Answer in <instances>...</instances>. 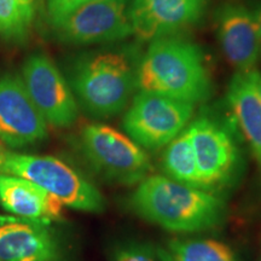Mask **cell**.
<instances>
[{
    "label": "cell",
    "instance_id": "5bb4252c",
    "mask_svg": "<svg viewBox=\"0 0 261 261\" xmlns=\"http://www.w3.org/2000/svg\"><path fill=\"white\" fill-rule=\"evenodd\" d=\"M0 203L22 219L50 224L63 215V204L46 190L14 175L0 174Z\"/></svg>",
    "mask_w": 261,
    "mask_h": 261
},
{
    "label": "cell",
    "instance_id": "9c48e42d",
    "mask_svg": "<svg viewBox=\"0 0 261 261\" xmlns=\"http://www.w3.org/2000/svg\"><path fill=\"white\" fill-rule=\"evenodd\" d=\"M22 81L45 121L55 127L73 125L77 117L76 100L50 58L44 55L29 57L23 65Z\"/></svg>",
    "mask_w": 261,
    "mask_h": 261
},
{
    "label": "cell",
    "instance_id": "7402d4cb",
    "mask_svg": "<svg viewBox=\"0 0 261 261\" xmlns=\"http://www.w3.org/2000/svg\"><path fill=\"white\" fill-rule=\"evenodd\" d=\"M256 19H257V22H259V25H260V31H261V6L259 8V10H257V12H256Z\"/></svg>",
    "mask_w": 261,
    "mask_h": 261
},
{
    "label": "cell",
    "instance_id": "7c38bea8",
    "mask_svg": "<svg viewBox=\"0 0 261 261\" xmlns=\"http://www.w3.org/2000/svg\"><path fill=\"white\" fill-rule=\"evenodd\" d=\"M221 50L237 71L254 70L261 56V31L256 16L243 5L228 3L217 15Z\"/></svg>",
    "mask_w": 261,
    "mask_h": 261
},
{
    "label": "cell",
    "instance_id": "d4e9b609",
    "mask_svg": "<svg viewBox=\"0 0 261 261\" xmlns=\"http://www.w3.org/2000/svg\"><path fill=\"white\" fill-rule=\"evenodd\" d=\"M260 261H261V260H260Z\"/></svg>",
    "mask_w": 261,
    "mask_h": 261
},
{
    "label": "cell",
    "instance_id": "ffe728a7",
    "mask_svg": "<svg viewBox=\"0 0 261 261\" xmlns=\"http://www.w3.org/2000/svg\"><path fill=\"white\" fill-rule=\"evenodd\" d=\"M87 2H91V0H45L50 21L68 14L71 10L76 9L77 6Z\"/></svg>",
    "mask_w": 261,
    "mask_h": 261
},
{
    "label": "cell",
    "instance_id": "30bf717a",
    "mask_svg": "<svg viewBox=\"0 0 261 261\" xmlns=\"http://www.w3.org/2000/svg\"><path fill=\"white\" fill-rule=\"evenodd\" d=\"M47 137V122L33 103L19 77H0V140L11 148L40 142Z\"/></svg>",
    "mask_w": 261,
    "mask_h": 261
},
{
    "label": "cell",
    "instance_id": "d6986e66",
    "mask_svg": "<svg viewBox=\"0 0 261 261\" xmlns=\"http://www.w3.org/2000/svg\"><path fill=\"white\" fill-rule=\"evenodd\" d=\"M158 253L142 243H126L117 247L112 261H159Z\"/></svg>",
    "mask_w": 261,
    "mask_h": 261
},
{
    "label": "cell",
    "instance_id": "6da1fadb",
    "mask_svg": "<svg viewBox=\"0 0 261 261\" xmlns=\"http://www.w3.org/2000/svg\"><path fill=\"white\" fill-rule=\"evenodd\" d=\"M132 210L145 220L172 232L191 233L223 223L226 204L213 191L149 175L129 198Z\"/></svg>",
    "mask_w": 261,
    "mask_h": 261
},
{
    "label": "cell",
    "instance_id": "3957f363",
    "mask_svg": "<svg viewBox=\"0 0 261 261\" xmlns=\"http://www.w3.org/2000/svg\"><path fill=\"white\" fill-rule=\"evenodd\" d=\"M140 57L138 48L126 46L83 58L75 68L73 87L85 109L100 119L123 112L138 90Z\"/></svg>",
    "mask_w": 261,
    "mask_h": 261
},
{
    "label": "cell",
    "instance_id": "5b68a950",
    "mask_svg": "<svg viewBox=\"0 0 261 261\" xmlns=\"http://www.w3.org/2000/svg\"><path fill=\"white\" fill-rule=\"evenodd\" d=\"M81 146L94 169L117 184H139L152 171L145 150L110 126L100 123L85 126Z\"/></svg>",
    "mask_w": 261,
    "mask_h": 261
},
{
    "label": "cell",
    "instance_id": "8fae6325",
    "mask_svg": "<svg viewBox=\"0 0 261 261\" xmlns=\"http://www.w3.org/2000/svg\"><path fill=\"white\" fill-rule=\"evenodd\" d=\"M205 0H130L133 35L140 41L174 37L195 24Z\"/></svg>",
    "mask_w": 261,
    "mask_h": 261
},
{
    "label": "cell",
    "instance_id": "ba28073f",
    "mask_svg": "<svg viewBox=\"0 0 261 261\" xmlns=\"http://www.w3.org/2000/svg\"><path fill=\"white\" fill-rule=\"evenodd\" d=\"M194 145L202 188L213 191L228 187L242 169L240 146L228 129L210 116H200L188 127Z\"/></svg>",
    "mask_w": 261,
    "mask_h": 261
},
{
    "label": "cell",
    "instance_id": "ac0fdd59",
    "mask_svg": "<svg viewBox=\"0 0 261 261\" xmlns=\"http://www.w3.org/2000/svg\"><path fill=\"white\" fill-rule=\"evenodd\" d=\"M34 18L22 0H0V35L21 40L25 38Z\"/></svg>",
    "mask_w": 261,
    "mask_h": 261
},
{
    "label": "cell",
    "instance_id": "603a6c76",
    "mask_svg": "<svg viewBox=\"0 0 261 261\" xmlns=\"http://www.w3.org/2000/svg\"><path fill=\"white\" fill-rule=\"evenodd\" d=\"M259 91H260V97H261V74L259 75Z\"/></svg>",
    "mask_w": 261,
    "mask_h": 261
},
{
    "label": "cell",
    "instance_id": "cb8c5ba5",
    "mask_svg": "<svg viewBox=\"0 0 261 261\" xmlns=\"http://www.w3.org/2000/svg\"><path fill=\"white\" fill-rule=\"evenodd\" d=\"M2 156H3V152H2V151H0V159H2Z\"/></svg>",
    "mask_w": 261,
    "mask_h": 261
},
{
    "label": "cell",
    "instance_id": "9a60e30c",
    "mask_svg": "<svg viewBox=\"0 0 261 261\" xmlns=\"http://www.w3.org/2000/svg\"><path fill=\"white\" fill-rule=\"evenodd\" d=\"M257 71H237L228 85L227 103L234 122L261 167V97Z\"/></svg>",
    "mask_w": 261,
    "mask_h": 261
},
{
    "label": "cell",
    "instance_id": "e0dca14e",
    "mask_svg": "<svg viewBox=\"0 0 261 261\" xmlns=\"http://www.w3.org/2000/svg\"><path fill=\"white\" fill-rule=\"evenodd\" d=\"M162 167L166 177L172 180L203 189L194 145L188 128L182 130L167 145L162 158Z\"/></svg>",
    "mask_w": 261,
    "mask_h": 261
},
{
    "label": "cell",
    "instance_id": "2e32d148",
    "mask_svg": "<svg viewBox=\"0 0 261 261\" xmlns=\"http://www.w3.org/2000/svg\"><path fill=\"white\" fill-rule=\"evenodd\" d=\"M156 253L161 261H240L228 244L213 238L172 240Z\"/></svg>",
    "mask_w": 261,
    "mask_h": 261
},
{
    "label": "cell",
    "instance_id": "7a4b0ae2",
    "mask_svg": "<svg viewBox=\"0 0 261 261\" xmlns=\"http://www.w3.org/2000/svg\"><path fill=\"white\" fill-rule=\"evenodd\" d=\"M137 89L195 104L212 93L203 52L194 42L174 37L150 42L140 57Z\"/></svg>",
    "mask_w": 261,
    "mask_h": 261
},
{
    "label": "cell",
    "instance_id": "52a82bcc",
    "mask_svg": "<svg viewBox=\"0 0 261 261\" xmlns=\"http://www.w3.org/2000/svg\"><path fill=\"white\" fill-rule=\"evenodd\" d=\"M130 0H91L51 19L57 37L76 45L102 44L133 35Z\"/></svg>",
    "mask_w": 261,
    "mask_h": 261
},
{
    "label": "cell",
    "instance_id": "8992f818",
    "mask_svg": "<svg viewBox=\"0 0 261 261\" xmlns=\"http://www.w3.org/2000/svg\"><path fill=\"white\" fill-rule=\"evenodd\" d=\"M194 114V104L161 94L140 92L123 116V129L143 149L167 146L180 135Z\"/></svg>",
    "mask_w": 261,
    "mask_h": 261
},
{
    "label": "cell",
    "instance_id": "4fadbf2b",
    "mask_svg": "<svg viewBox=\"0 0 261 261\" xmlns=\"http://www.w3.org/2000/svg\"><path fill=\"white\" fill-rule=\"evenodd\" d=\"M58 249L46 225L0 218V261H57Z\"/></svg>",
    "mask_w": 261,
    "mask_h": 261
},
{
    "label": "cell",
    "instance_id": "277c9868",
    "mask_svg": "<svg viewBox=\"0 0 261 261\" xmlns=\"http://www.w3.org/2000/svg\"><path fill=\"white\" fill-rule=\"evenodd\" d=\"M0 172L34 182L73 210L98 213L106 207L104 197L93 184L54 156L6 152L0 159Z\"/></svg>",
    "mask_w": 261,
    "mask_h": 261
},
{
    "label": "cell",
    "instance_id": "44dd1931",
    "mask_svg": "<svg viewBox=\"0 0 261 261\" xmlns=\"http://www.w3.org/2000/svg\"><path fill=\"white\" fill-rule=\"evenodd\" d=\"M22 2H23L25 8H27L29 11L32 12V14H34V11H35V0H22Z\"/></svg>",
    "mask_w": 261,
    "mask_h": 261
}]
</instances>
